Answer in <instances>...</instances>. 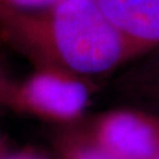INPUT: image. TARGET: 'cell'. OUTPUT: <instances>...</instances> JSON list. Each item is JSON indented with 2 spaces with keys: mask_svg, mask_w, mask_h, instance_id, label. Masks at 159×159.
<instances>
[{
  "mask_svg": "<svg viewBox=\"0 0 159 159\" xmlns=\"http://www.w3.org/2000/svg\"><path fill=\"white\" fill-rule=\"evenodd\" d=\"M74 159H118L104 148H87L80 151Z\"/></svg>",
  "mask_w": 159,
  "mask_h": 159,
  "instance_id": "obj_7",
  "label": "cell"
},
{
  "mask_svg": "<svg viewBox=\"0 0 159 159\" xmlns=\"http://www.w3.org/2000/svg\"><path fill=\"white\" fill-rule=\"evenodd\" d=\"M138 79L140 80L138 84H140L145 91L159 96V54L152 58L138 72Z\"/></svg>",
  "mask_w": 159,
  "mask_h": 159,
  "instance_id": "obj_6",
  "label": "cell"
},
{
  "mask_svg": "<svg viewBox=\"0 0 159 159\" xmlns=\"http://www.w3.org/2000/svg\"><path fill=\"white\" fill-rule=\"evenodd\" d=\"M64 0H0V12L35 13L50 10Z\"/></svg>",
  "mask_w": 159,
  "mask_h": 159,
  "instance_id": "obj_5",
  "label": "cell"
},
{
  "mask_svg": "<svg viewBox=\"0 0 159 159\" xmlns=\"http://www.w3.org/2000/svg\"><path fill=\"white\" fill-rule=\"evenodd\" d=\"M13 90H14V85L8 81L4 70L0 66V102H11Z\"/></svg>",
  "mask_w": 159,
  "mask_h": 159,
  "instance_id": "obj_8",
  "label": "cell"
},
{
  "mask_svg": "<svg viewBox=\"0 0 159 159\" xmlns=\"http://www.w3.org/2000/svg\"><path fill=\"white\" fill-rule=\"evenodd\" d=\"M89 87L67 74L38 70L24 85L14 86L11 102L60 118L81 112L89 100Z\"/></svg>",
  "mask_w": 159,
  "mask_h": 159,
  "instance_id": "obj_2",
  "label": "cell"
},
{
  "mask_svg": "<svg viewBox=\"0 0 159 159\" xmlns=\"http://www.w3.org/2000/svg\"><path fill=\"white\" fill-rule=\"evenodd\" d=\"M0 39L38 70L71 77L105 74L142 53L94 0H64L35 13L0 12Z\"/></svg>",
  "mask_w": 159,
  "mask_h": 159,
  "instance_id": "obj_1",
  "label": "cell"
},
{
  "mask_svg": "<svg viewBox=\"0 0 159 159\" xmlns=\"http://www.w3.org/2000/svg\"><path fill=\"white\" fill-rule=\"evenodd\" d=\"M152 159H159V152H158L157 154H156V156H154V157H153Z\"/></svg>",
  "mask_w": 159,
  "mask_h": 159,
  "instance_id": "obj_10",
  "label": "cell"
},
{
  "mask_svg": "<svg viewBox=\"0 0 159 159\" xmlns=\"http://www.w3.org/2000/svg\"><path fill=\"white\" fill-rule=\"evenodd\" d=\"M104 17L142 52L159 47V0H94Z\"/></svg>",
  "mask_w": 159,
  "mask_h": 159,
  "instance_id": "obj_3",
  "label": "cell"
},
{
  "mask_svg": "<svg viewBox=\"0 0 159 159\" xmlns=\"http://www.w3.org/2000/svg\"><path fill=\"white\" fill-rule=\"evenodd\" d=\"M8 159H39L35 158V157H32V156H16V157H11Z\"/></svg>",
  "mask_w": 159,
  "mask_h": 159,
  "instance_id": "obj_9",
  "label": "cell"
},
{
  "mask_svg": "<svg viewBox=\"0 0 159 159\" xmlns=\"http://www.w3.org/2000/svg\"><path fill=\"white\" fill-rule=\"evenodd\" d=\"M104 150L118 159H152L159 152L153 127L132 113H117L105 120L100 132Z\"/></svg>",
  "mask_w": 159,
  "mask_h": 159,
  "instance_id": "obj_4",
  "label": "cell"
}]
</instances>
